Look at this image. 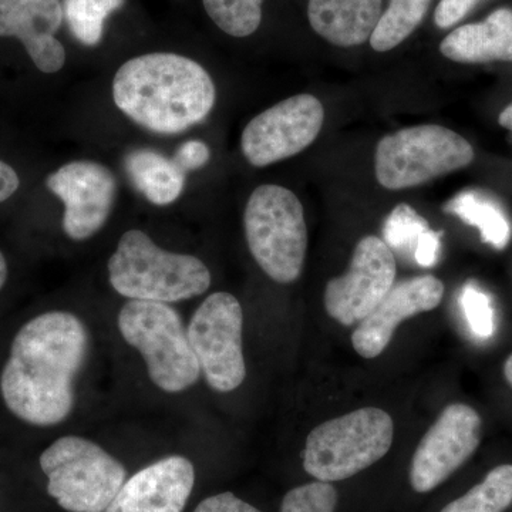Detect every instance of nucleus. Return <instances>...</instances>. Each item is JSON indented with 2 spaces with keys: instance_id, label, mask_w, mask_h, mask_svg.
<instances>
[{
  "instance_id": "nucleus-28",
  "label": "nucleus",
  "mask_w": 512,
  "mask_h": 512,
  "mask_svg": "<svg viewBox=\"0 0 512 512\" xmlns=\"http://www.w3.org/2000/svg\"><path fill=\"white\" fill-rule=\"evenodd\" d=\"M483 0H440L434 20L440 29H448L466 18Z\"/></svg>"
},
{
  "instance_id": "nucleus-26",
  "label": "nucleus",
  "mask_w": 512,
  "mask_h": 512,
  "mask_svg": "<svg viewBox=\"0 0 512 512\" xmlns=\"http://www.w3.org/2000/svg\"><path fill=\"white\" fill-rule=\"evenodd\" d=\"M338 491L330 483L315 481L293 488L282 500L279 512H335Z\"/></svg>"
},
{
  "instance_id": "nucleus-29",
  "label": "nucleus",
  "mask_w": 512,
  "mask_h": 512,
  "mask_svg": "<svg viewBox=\"0 0 512 512\" xmlns=\"http://www.w3.org/2000/svg\"><path fill=\"white\" fill-rule=\"evenodd\" d=\"M210 157V148L207 144L191 140L178 148L173 160L185 173V171L200 170L210 161Z\"/></svg>"
},
{
  "instance_id": "nucleus-23",
  "label": "nucleus",
  "mask_w": 512,
  "mask_h": 512,
  "mask_svg": "<svg viewBox=\"0 0 512 512\" xmlns=\"http://www.w3.org/2000/svg\"><path fill=\"white\" fill-rule=\"evenodd\" d=\"M126 0H64L63 13L73 36L84 46H97L104 23Z\"/></svg>"
},
{
  "instance_id": "nucleus-9",
  "label": "nucleus",
  "mask_w": 512,
  "mask_h": 512,
  "mask_svg": "<svg viewBox=\"0 0 512 512\" xmlns=\"http://www.w3.org/2000/svg\"><path fill=\"white\" fill-rule=\"evenodd\" d=\"M242 325L241 303L227 292L212 293L192 315L188 339L201 373L214 392H234L247 377Z\"/></svg>"
},
{
  "instance_id": "nucleus-21",
  "label": "nucleus",
  "mask_w": 512,
  "mask_h": 512,
  "mask_svg": "<svg viewBox=\"0 0 512 512\" xmlns=\"http://www.w3.org/2000/svg\"><path fill=\"white\" fill-rule=\"evenodd\" d=\"M430 5L431 0H390L370 37V45L380 53L402 45L419 28Z\"/></svg>"
},
{
  "instance_id": "nucleus-6",
  "label": "nucleus",
  "mask_w": 512,
  "mask_h": 512,
  "mask_svg": "<svg viewBox=\"0 0 512 512\" xmlns=\"http://www.w3.org/2000/svg\"><path fill=\"white\" fill-rule=\"evenodd\" d=\"M39 461L47 493L69 512H106L126 483L123 464L83 437H60Z\"/></svg>"
},
{
  "instance_id": "nucleus-5",
  "label": "nucleus",
  "mask_w": 512,
  "mask_h": 512,
  "mask_svg": "<svg viewBox=\"0 0 512 512\" xmlns=\"http://www.w3.org/2000/svg\"><path fill=\"white\" fill-rule=\"evenodd\" d=\"M245 237L252 256L269 278L292 284L302 274L308 228L299 198L281 185L265 184L249 197Z\"/></svg>"
},
{
  "instance_id": "nucleus-1",
  "label": "nucleus",
  "mask_w": 512,
  "mask_h": 512,
  "mask_svg": "<svg viewBox=\"0 0 512 512\" xmlns=\"http://www.w3.org/2000/svg\"><path fill=\"white\" fill-rule=\"evenodd\" d=\"M89 353L82 319L64 311L42 313L13 338L0 373L3 403L16 419L35 427H53L70 416L77 375Z\"/></svg>"
},
{
  "instance_id": "nucleus-3",
  "label": "nucleus",
  "mask_w": 512,
  "mask_h": 512,
  "mask_svg": "<svg viewBox=\"0 0 512 512\" xmlns=\"http://www.w3.org/2000/svg\"><path fill=\"white\" fill-rule=\"evenodd\" d=\"M114 291L130 301L174 303L200 296L210 289L211 274L201 259L157 247L138 229L120 238L109 261Z\"/></svg>"
},
{
  "instance_id": "nucleus-18",
  "label": "nucleus",
  "mask_w": 512,
  "mask_h": 512,
  "mask_svg": "<svg viewBox=\"0 0 512 512\" xmlns=\"http://www.w3.org/2000/svg\"><path fill=\"white\" fill-rule=\"evenodd\" d=\"M440 52L457 63L512 62V10H495L484 22L453 30Z\"/></svg>"
},
{
  "instance_id": "nucleus-4",
  "label": "nucleus",
  "mask_w": 512,
  "mask_h": 512,
  "mask_svg": "<svg viewBox=\"0 0 512 512\" xmlns=\"http://www.w3.org/2000/svg\"><path fill=\"white\" fill-rule=\"evenodd\" d=\"M394 423L376 407L319 424L306 439L303 468L322 483L348 480L382 460L393 444Z\"/></svg>"
},
{
  "instance_id": "nucleus-33",
  "label": "nucleus",
  "mask_w": 512,
  "mask_h": 512,
  "mask_svg": "<svg viewBox=\"0 0 512 512\" xmlns=\"http://www.w3.org/2000/svg\"><path fill=\"white\" fill-rule=\"evenodd\" d=\"M8 274V262H6L5 256L0 252V291H2L6 281H8Z\"/></svg>"
},
{
  "instance_id": "nucleus-10",
  "label": "nucleus",
  "mask_w": 512,
  "mask_h": 512,
  "mask_svg": "<svg viewBox=\"0 0 512 512\" xmlns=\"http://www.w3.org/2000/svg\"><path fill=\"white\" fill-rule=\"evenodd\" d=\"M325 110L312 94L279 101L249 121L241 137L242 153L254 167H266L296 156L322 130Z\"/></svg>"
},
{
  "instance_id": "nucleus-11",
  "label": "nucleus",
  "mask_w": 512,
  "mask_h": 512,
  "mask_svg": "<svg viewBox=\"0 0 512 512\" xmlns=\"http://www.w3.org/2000/svg\"><path fill=\"white\" fill-rule=\"evenodd\" d=\"M396 271V258L383 239H360L348 272L326 285V312L343 326L362 322L393 288Z\"/></svg>"
},
{
  "instance_id": "nucleus-30",
  "label": "nucleus",
  "mask_w": 512,
  "mask_h": 512,
  "mask_svg": "<svg viewBox=\"0 0 512 512\" xmlns=\"http://www.w3.org/2000/svg\"><path fill=\"white\" fill-rule=\"evenodd\" d=\"M194 512H261L254 505L235 497L232 493H221L205 498Z\"/></svg>"
},
{
  "instance_id": "nucleus-25",
  "label": "nucleus",
  "mask_w": 512,
  "mask_h": 512,
  "mask_svg": "<svg viewBox=\"0 0 512 512\" xmlns=\"http://www.w3.org/2000/svg\"><path fill=\"white\" fill-rule=\"evenodd\" d=\"M429 222L407 204L397 205L384 224L383 241L392 251L407 255L416 251L417 241L429 231Z\"/></svg>"
},
{
  "instance_id": "nucleus-32",
  "label": "nucleus",
  "mask_w": 512,
  "mask_h": 512,
  "mask_svg": "<svg viewBox=\"0 0 512 512\" xmlns=\"http://www.w3.org/2000/svg\"><path fill=\"white\" fill-rule=\"evenodd\" d=\"M20 185L19 175L10 165L0 160V204L9 200Z\"/></svg>"
},
{
  "instance_id": "nucleus-14",
  "label": "nucleus",
  "mask_w": 512,
  "mask_h": 512,
  "mask_svg": "<svg viewBox=\"0 0 512 512\" xmlns=\"http://www.w3.org/2000/svg\"><path fill=\"white\" fill-rule=\"evenodd\" d=\"M443 296V282L433 275L416 276L393 285L382 302L357 325L352 335L353 348L365 359L382 355L403 320L433 311Z\"/></svg>"
},
{
  "instance_id": "nucleus-35",
  "label": "nucleus",
  "mask_w": 512,
  "mask_h": 512,
  "mask_svg": "<svg viewBox=\"0 0 512 512\" xmlns=\"http://www.w3.org/2000/svg\"><path fill=\"white\" fill-rule=\"evenodd\" d=\"M504 376L507 382L512 386V355L508 357L507 362L504 365Z\"/></svg>"
},
{
  "instance_id": "nucleus-27",
  "label": "nucleus",
  "mask_w": 512,
  "mask_h": 512,
  "mask_svg": "<svg viewBox=\"0 0 512 512\" xmlns=\"http://www.w3.org/2000/svg\"><path fill=\"white\" fill-rule=\"evenodd\" d=\"M460 302L471 332L478 339H490L495 332V313L490 296L477 286L468 284L464 286Z\"/></svg>"
},
{
  "instance_id": "nucleus-16",
  "label": "nucleus",
  "mask_w": 512,
  "mask_h": 512,
  "mask_svg": "<svg viewBox=\"0 0 512 512\" xmlns=\"http://www.w3.org/2000/svg\"><path fill=\"white\" fill-rule=\"evenodd\" d=\"M194 484L188 458L165 457L128 478L106 512H183Z\"/></svg>"
},
{
  "instance_id": "nucleus-13",
  "label": "nucleus",
  "mask_w": 512,
  "mask_h": 512,
  "mask_svg": "<svg viewBox=\"0 0 512 512\" xmlns=\"http://www.w3.org/2000/svg\"><path fill=\"white\" fill-rule=\"evenodd\" d=\"M46 185L63 202V231L73 241L92 238L109 220L117 183L103 164L73 161L50 174Z\"/></svg>"
},
{
  "instance_id": "nucleus-2",
  "label": "nucleus",
  "mask_w": 512,
  "mask_h": 512,
  "mask_svg": "<svg viewBox=\"0 0 512 512\" xmlns=\"http://www.w3.org/2000/svg\"><path fill=\"white\" fill-rule=\"evenodd\" d=\"M116 106L138 126L174 136L207 119L217 90L210 73L175 53H150L128 60L113 80Z\"/></svg>"
},
{
  "instance_id": "nucleus-19",
  "label": "nucleus",
  "mask_w": 512,
  "mask_h": 512,
  "mask_svg": "<svg viewBox=\"0 0 512 512\" xmlns=\"http://www.w3.org/2000/svg\"><path fill=\"white\" fill-rule=\"evenodd\" d=\"M131 183L153 205L173 204L184 190V171L157 151L138 148L124 160Z\"/></svg>"
},
{
  "instance_id": "nucleus-7",
  "label": "nucleus",
  "mask_w": 512,
  "mask_h": 512,
  "mask_svg": "<svg viewBox=\"0 0 512 512\" xmlns=\"http://www.w3.org/2000/svg\"><path fill=\"white\" fill-rule=\"evenodd\" d=\"M121 336L146 360L148 376L158 389L180 393L201 376L180 313L167 303L130 301L119 313Z\"/></svg>"
},
{
  "instance_id": "nucleus-8",
  "label": "nucleus",
  "mask_w": 512,
  "mask_h": 512,
  "mask_svg": "<svg viewBox=\"0 0 512 512\" xmlns=\"http://www.w3.org/2000/svg\"><path fill=\"white\" fill-rule=\"evenodd\" d=\"M466 138L437 124L407 127L384 136L376 147L375 173L386 190L417 187L473 163Z\"/></svg>"
},
{
  "instance_id": "nucleus-20",
  "label": "nucleus",
  "mask_w": 512,
  "mask_h": 512,
  "mask_svg": "<svg viewBox=\"0 0 512 512\" xmlns=\"http://www.w3.org/2000/svg\"><path fill=\"white\" fill-rule=\"evenodd\" d=\"M446 211L476 227L485 244L495 249L507 247L511 238V225L500 205L476 191L458 194L446 205Z\"/></svg>"
},
{
  "instance_id": "nucleus-24",
  "label": "nucleus",
  "mask_w": 512,
  "mask_h": 512,
  "mask_svg": "<svg viewBox=\"0 0 512 512\" xmlns=\"http://www.w3.org/2000/svg\"><path fill=\"white\" fill-rule=\"evenodd\" d=\"M212 22L232 37L254 35L261 25L264 0H202Z\"/></svg>"
},
{
  "instance_id": "nucleus-31",
  "label": "nucleus",
  "mask_w": 512,
  "mask_h": 512,
  "mask_svg": "<svg viewBox=\"0 0 512 512\" xmlns=\"http://www.w3.org/2000/svg\"><path fill=\"white\" fill-rule=\"evenodd\" d=\"M441 237L443 232H436L433 229L424 232L419 238L414 251V259L423 268H433L439 261L441 249Z\"/></svg>"
},
{
  "instance_id": "nucleus-17",
  "label": "nucleus",
  "mask_w": 512,
  "mask_h": 512,
  "mask_svg": "<svg viewBox=\"0 0 512 512\" xmlns=\"http://www.w3.org/2000/svg\"><path fill=\"white\" fill-rule=\"evenodd\" d=\"M383 0H309L308 18L319 36L339 47L370 40L382 18Z\"/></svg>"
},
{
  "instance_id": "nucleus-34",
  "label": "nucleus",
  "mask_w": 512,
  "mask_h": 512,
  "mask_svg": "<svg viewBox=\"0 0 512 512\" xmlns=\"http://www.w3.org/2000/svg\"><path fill=\"white\" fill-rule=\"evenodd\" d=\"M498 121H500L501 126L512 131V104H510L507 109L503 110V113L500 114V119H498Z\"/></svg>"
},
{
  "instance_id": "nucleus-12",
  "label": "nucleus",
  "mask_w": 512,
  "mask_h": 512,
  "mask_svg": "<svg viewBox=\"0 0 512 512\" xmlns=\"http://www.w3.org/2000/svg\"><path fill=\"white\" fill-rule=\"evenodd\" d=\"M481 439V417L473 407L454 403L421 439L412 466L410 484L416 493H430L473 456Z\"/></svg>"
},
{
  "instance_id": "nucleus-15",
  "label": "nucleus",
  "mask_w": 512,
  "mask_h": 512,
  "mask_svg": "<svg viewBox=\"0 0 512 512\" xmlns=\"http://www.w3.org/2000/svg\"><path fill=\"white\" fill-rule=\"evenodd\" d=\"M63 18L59 0H0V37H16L40 72L57 73L66 63L55 36Z\"/></svg>"
},
{
  "instance_id": "nucleus-22",
  "label": "nucleus",
  "mask_w": 512,
  "mask_h": 512,
  "mask_svg": "<svg viewBox=\"0 0 512 512\" xmlns=\"http://www.w3.org/2000/svg\"><path fill=\"white\" fill-rule=\"evenodd\" d=\"M512 504V464L495 467L476 487L440 512H504Z\"/></svg>"
}]
</instances>
